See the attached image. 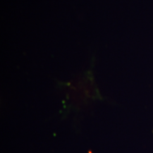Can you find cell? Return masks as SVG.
<instances>
[{
    "label": "cell",
    "mask_w": 153,
    "mask_h": 153,
    "mask_svg": "<svg viewBox=\"0 0 153 153\" xmlns=\"http://www.w3.org/2000/svg\"></svg>",
    "instance_id": "obj_1"
}]
</instances>
